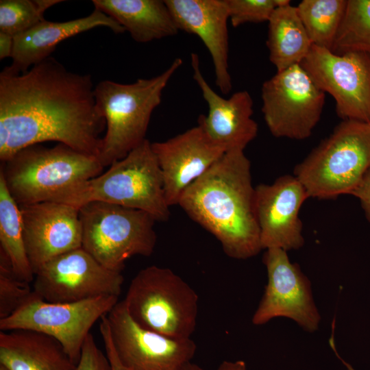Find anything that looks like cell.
Returning <instances> with one entry per match:
<instances>
[{
    "mask_svg": "<svg viewBox=\"0 0 370 370\" xmlns=\"http://www.w3.org/2000/svg\"><path fill=\"white\" fill-rule=\"evenodd\" d=\"M91 75L50 56L25 72L0 73V160L27 147L57 141L98 158L106 131Z\"/></svg>",
    "mask_w": 370,
    "mask_h": 370,
    "instance_id": "cell-1",
    "label": "cell"
},
{
    "mask_svg": "<svg viewBox=\"0 0 370 370\" xmlns=\"http://www.w3.org/2000/svg\"><path fill=\"white\" fill-rule=\"evenodd\" d=\"M177 205L219 241L227 256L245 260L262 249L251 162L244 151L225 152Z\"/></svg>",
    "mask_w": 370,
    "mask_h": 370,
    "instance_id": "cell-2",
    "label": "cell"
},
{
    "mask_svg": "<svg viewBox=\"0 0 370 370\" xmlns=\"http://www.w3.org/2000/svg\"><path fill=\"white\" fill-rule=\"evenodd\" d=\"M1 164L0 174L18 205L58 201L104 167L97 157L62 143L27 147Z\"/></svg>",
    "mask_w": 370,
    "mask_h": 370,
    "instance_id": "cell-3",
    "label": "cell"
},
{
    "mask_svg": "<svg viewBox=\"0 0 370 370\" xmlns=\"http://www.w3.org/2000/svg\"><path fill=\"white\" fill-rule=\"evenodd\" d=\"M182 64L175 58L162 73L132 84L103 80L96 85L97 106L106 121L98 159L105 167L125 158L146 138L151 114L160 104L162 92Z\"/></svg>",
    "mask_w": 370,
    "mask_h": 370,
    "instance_id": "cell-4",
    "label": "cell"
},
{
    "mask_svg": "<svg viewBox=\"0 0 370 370\" xmlns=\"http://www.w3.org/2000/svg\"><path fill=\"white\" fill-rule=\"evenodd\" d=\"M109 166L56 202L79 208L91 201H103L146 212L157 221L169 219L164 181L149 140Z\"/></svg>",
    "mask_w": 370,
    "mask_h": 370,
    "instance_id": "cell-5",
    "label": "cell"
},
{
    "mask_svg": "<svg viewBox=\"0 0 370 370\" xmlns=\"http://www.w3.org/2000/svg\"><path fill=\"white\" fill-rule=\"evenodd\" d=\"M370 167V123L343 120L294 169L309 197L351 195Z\"/></svg>",
    "mask_w": 370,
    "mask_h": 370,
    "instance_id": "cell-6",
    "label": "cell"
},
{
    "mask_svg": "<svg viewBox=\"0 0 370 370\" xmlns=\"http://www.w3.org/2000/svg\"><path fill=\"white\" fill-rule=\"evenodd\" d=\"M198 295L169 268L149 266L132 279L123 299L142 328L173 338H190L198 314Z\"/></svg>",
    "mask_w": 370,
    "mask_h": 370,
    "instance_id": "cell-7",
    "label": "cell"
},
{
    "mask_svg": "<svg viewBox=\"0 0 370 370\" xmlns=\"http://www.w3.org/2000/svg\"><path fill=\"white\" fill-rule=\"evenodd\" d=\"M78 209L82 247L105 267L121 272L129 258L153 252L157 221L150 214L103 201H91Z\"/></svg>",
    "mask_w": 370,
    "mask_h": 370,
    "instance_id": "cell-8",
    "label": "cell"
},
{
    "mask_svg": "<svg viewBox=\"0 0 370 370\" xmlns=\"http://www.w3.org/2000/svg\"><path fill=\"white\" fill-rule=\"evenodd\" d=\"M118 302L119 297L106 295L76 302L54 303L40 299L34 293L16 312L0 319V330H27L47 334L58 341L77 365L91 328Z\"/></svg>",
    "mask_w": 370,
    "mask_h": 370,
    "instance_id": "cell-9",
    "label": "cell"
},
{
    "mask_svg": "<svg viewBox=\"0 0 370 370\" xmlns=\"http://www.w3.org/2000/svg\"><path fill=\"white\" fill-rule=\"evenodd\" d=\"M261 98L264 119L273 136L304 140L321 119L325 93L296 64L266 80Z\"/></svg>",
    "mask_w": 370,
    "mask_h": 370,
    "instance_id": "cell-10",
    "label": "cell"
},
{
    "mask_svg": "<svg viewBox=\"0 0 370 370\" xmlns=\"http://www.w3.org/2000/svg\"><path fill=\"white\" fill-rule=\"evenodd\" d=\"M123 282L121 271L105 267L79 247L40 267L35 273L32 288L46 301L69 303L106 295L119 297Z\"/></svg>",
    "mask_w": 370,
    "mask_h": 370,
    "instance_id": "cell-11",
    "label": "cell"
},
{
    "mask_svg": "<svg viewBox=\"0 0 370 370\" xmlns=\"http://www.w3.org/2000/svg\"><path fill=\"white\" fill-rule=\"evenodd\" d=\"M300 65L334 99L338 116L370 123V54L338 55L312 45Z\"/></svg>",
    "mask_w": 370,
    "mask_h": 370,
    "instance_id": "cell-12",
    "label": "cell"
},
{
    "mask_svg": "<svg viewBox=\"0 0 370 370\" xmlns=\"http://www.w3.org/2000/svg\"><path fill=\"white\" fill-rule=\"evenodd\" d=\"M106 316L114 351L127 370H183L195 354L190 338H171L137 324L123 300Z\"/></svg>",
    "mask_w": 370,
    "mask_h": 370,
    "instance_id": "cell-13",
    "label": "cell"
},
{
    "mask_svg": "<svg viewBox=\"0 0 370 370\" xmlns=\"http://www.w3.org/2000/svg\"><path fill=\"white\" fill-rule=\"evenodd\" d=\"M263 262L268 280L252 323L260 325L276 317H286L307 332L316 331L321 317L310 282L299 265L291 262L286 251L279 248L266 249Z\"/></svg>",
    "mask_w": 370,
    "mask_h": 370,
    "instance_id": "cell-14",
    "label": "cell"
},
{
    "mask_svg": "<svg viewBox=\"0 0 370 370\" xmlns=\"http://www.w3.org/2000/svg\"><path fill=\"white\" fill-rule=\"evenodd\" d=\"M308 194L293 175H285L271 184L255 186V206L262 249L286 251L304 244L300 208Z\"/></svg>",
    "mask_w": 370,
    "mask_h": 370,
    "instance_id": "cell-15",
    "label": "cell"
},
{
    "mask_svg": "<svg viewBox=\"0 0 370 370\" xmlns=\"http://www.w3.org/2000/svg\"><path fill=\"white\" fill-rule=\"evenodd\" d=\"M18 206L25 247L34 275L50 260L82 247L77 208L56 201Z\"/></svg>",
    "mask_w": 370,
    "mask_h": 370,
    "instance_id": "cell-16",
    "label": "cell"
},
{
    "mask_svg": "<svg viewBox=\"0 0 370 370\" xmlns=\"http://www.w3.org/2000/svg\"><path fill=\"white\" fill-rule=\"evenodd\" d=\"M160 166L169 206L177 205L183 193L225 152L197 124L161 142L151 143Z\"/></svg>",
    "mask_w": 370,
    "mask_h": 370,
    "instance_id": "cell-17",
    "label": "cell"
},
{
    "mask_svg": "<svg viewBox=\"0 0 370 370\" xmlns=\"http://www.w3.org/2000/svg\"><path fill=\"white\" fill-rule=\"evenodd\" d=\"M193 79L208 106L207 114L198 118L209 137L226 151H244L257 136L258 126L252 119L253 99L247 90L234 92L230 98L219 95L208 84L200 70L199 56H190Z\"/></svg>",
    "mask_w": 370,
    "mask_h": 370,
    "instance_id": "cell-18",
    "label": "cell"
},
{
    "mask_svg": "<svg viewBox=\"0 0 370 370\" xmlns=\"http://www.w3.org/2000/svg\"><path fill=\"white\" fill-rule=\"evenodd\" d=\"M179 30L197 36L209 51L215 83L224 94L232 90L229 72L228 12L225 0H164Z\"/></svg>",
    "mask_w": 370,
    "mask_h": 370,
    "instance_id": "cell-19",
    "label": "cell"
},
{
    "mask_svg": "<svg viewBox=\"0 0 370 370\" xmlns=\"http://www.w3.org/2000/svg\"><path fill=\"white\" fill-rule=\"evenodd\" d=\"M97 27L110 28L116 34L125 32L112 18L94 9L89 15L65 22L44 20L14 37L12 64L5 67L14 73L25 72L50 57L62 41Z\"/></svg>",
    "mask_w": 370,
    "mask_h": 370,
    "instance_id": "cell-20",
    "label": "cell"
},
{
    "mask_svg": "<svg viewBox=\"0 0 370 370\" xmlns=\"http://www.w3.org/2000/svg\"><path fill=\"white\" fill-rule=\"evenodd\" d=\"M0 365L7 370H77L58 341L27 330L1 331Z\"/></svg>",
    "mask_w": 370,
    "mask_h": 370,
    "instance_id": "cell-21",
    "label": "cell"
},
{
    "mask_svg": "<svg viewBox=\"0 0 370 370\" xmlns=\"http://www.w3.org/2000/svg\"><path fill=\"white\" fill-rule=\"evenodd\" d=\"M92 3L95 9L119 23L137 42L173 36L180 32L164 1L93 0Z\"/></svg>",
    "mask_w": 370,
    "mask_h": 370,
    "instance_id": "cell-22",
    "label": "cell"
},
{
    "mask_svg": "<svg viewBox=\"0 0 370 370\" xmlns=\"http://www.w3.org/2000/svg\"><path fill=\"white\" fill-rule=\"evenodd\" d=\"M268 23L267 46L269 60L277 71L300 64L312 44L297 7L291 5L277 7Z\"/></svg>",
    "mask_w": 370,
    "mask_h": 370,
    "instance_id": "cell-23",
    "label": "cell"
},
{
    "mask_svg": "<svg viewBox=\"0 0 370 370\" xmlns=\"http://www.w3.org/2000/svg\"><path fill=\"white\" fill-rule=\"evenodd\" d=\"M0 253L8 260L17 278L29 283L34 281V273L25 247L20 208L9 193L1 174Z\"/></svg>",
    "mask_w": 370,
    "mask_h": 370,
    "instance_id": "cell-24",
    "label": "cell"
},
{
    "mask_svg": "<svg viewBox=\"0 0 370 370\" xmlns=\"http://www.w3.org/2000/svg\"><path fill=\"white\" fill-rule=\"evenodd\" d=\"M347 0H303L299 16L313 45L331 51L346 9Z\"/></svg>",
    "mask_w": 370,
    "mask_h": 370,
    "instance_id": "cell-25",
    "label": "cell"
},
{
    "mask_svg": "<svg viewBox=\"0 0 370 370\" xmlns=\"http://www.w3.org/2000/svg\"><path fill=\"white\" fill-rule=\"evenodd\" d=\"M331 51L370 54V0H347L345 12Z\"/></svg>",
    "mask_w": 370,
    "mask_h": 370,
    "instance_id": "cell-26",
    "label": "cell"
},
{
    "mask_svg": "<svg viewBox=\"0 0 370 370\" xmlns=\"http://www.w3.org/2000/svg\"><path fill=\"white\" fill-rule=\"evenodd\" d=\"M60 0H1L0 32L16 37L45 20L44 13Z\"/></svg>",
    "mask_w": 370,
    "mask_h": 370,
    "instance_id": "cell-27",
    "label": "cell"
},
{
    "mask_svg": "<svg viewBox=\"0 0 370 370\" xmlns=\"http://www.w3.org/2000/svg\"><path fill=\"white\" fill-rule=\"evenodd\" d=\"M34 293L29 283L15 275L8 260L0 253V319L16 312Z\"/></svg>",
    "mask_w": 370,
    "mask_h": 370,
    "instance_id": "cell-28",
    "label": "cell"
},
{
    "mask_svg": "<svg viewBox=\"0 0 370 370\" xmlns=\"http://www.w3.org/2000/svg\"><path fill=\"white\" fill-rule=\"evenodd\" d=\"M225 3L234 27L247 23L269 21L278 7L276 0H225Z\"/></svg>",
    "mask_w": 370,
    "mask_h": 370,
    "instance_id": "cell-29",
    "label": "cell"
},
{
    "mask_svg": "<svg viewBox=\"0 0 370 370\" xmlns=\"http://www.w3.org/2000/svg\"><path fill=\"white\" fill-rule=\"evenodd\" d=\"M77 370H111L106 354L98 347L91 333L83 345Z\"/></svg>",
    "mask_w": 370,
    "mask_h": 370,
    "instance_id": "cell-30",
    "label": "cell"
},
{
    "mask_svg": "<svg viewBox=\"0 0 370 370\" xmlns=\"http://www.w3.org/2000/svg\"><path fill=\"white\" fill-rule=\"evenodd\" d=\"M100 320L99 332L103 342L106 354L110 364L111 370H127L120 362L114 351L107 316L103 317Z\"/></svg>",
    "mask_w": 370,
    "mask_h": 370,
    "instance_id": "cell-31",
    "label": "cell"
},
{
    "mask_svg": "<svg viewBox=\"0 0 370 370\" xmlns=\"http://www.w3.org/2000/svg\"><path fill=\"white\" fill-rule=\"evenodd\" d=\"M351 195L358 199L366 218L370 222V167Z\"/></svg>",
    "mask_w": 370,
    "mask_h": 370,
    "instance_id": "cell-32",
    "label": "cell"
},
{
    "mask_svg": "<svg viewBox=\"0 0 370 370\" xmlns=\"http://www.w3.org/2000/svg\"><path fill=\"white\" fill-rule=\"evenodd\" d=\"M14 38L0 32V60L12 58Z\"/></svg>",
    "mask_w": 370,
    "mask_h": 370,
    "instance_id": "cell-33",
    "label": "cell"
},
{
    "mask_svg": "<svg viewBox=\"0 0 370 370\" xmlns=\"http://www.w3.org/2000/svg\"><path fill=\"white\" fill-rule=\"evenodd\" d=\"M217 370H247V367L243 360H225L221 363Z\"/></svg>",
    "mask_w": 370,
    "mask_h": 370,
    "instance_id": "cell-34",
    "label": "cell"
},
{
    "mask_svg": "<svg viewBox=\"0 0 370 370\" xmlns=\"http://www.w3.org/2000/svg\"><path fill=\"white\" fill-rule=\"evenodd\" d=\"M332 334H331V336L329 339V343H330V345L332 348V349L333 350V352L335 353L336 356H337V358L342 362V363L345 366V367L348 369V370H355L349 363H347L346 361H345L341 356L340 355L338 354V353L337 352V349L336 348V345H335V341H334V325H332Z\"/></svg>",
    "mask_w": 370,
    "mask_h": 370,
    "instance_id": "cell-35",
    "label": "cell"
},
{
    "mask_svg": "<svg viewBox=\"0 0 370 370\" xmlns=\"http://www.w3.org/2000/svg\"><path fill=\"white\" fill-rule=\"evenodd\" d=\"M183 370H204V369L199 365L190 362L188 365H186Z\"/></svg>",
    "mask_w": 370,
    "mask_h": 370,
    "instance_id": "cell-36",
    "label": "cell"
},
{
    "mask_svg": "<svg viewBox=\"0 0 370 370\" xmlns=\"http://www.w3.org/2000/svg\"><path fill=\"white\" fill-rule=\"evenodd\" d=\"M0 370H7V369L3 366L0 365Z\"/></svg>",
    "mask_w": 370,
    "mask_h": 370,
    "instance_id": "cell-37",
    "label": "cell"
}]
</instances>
